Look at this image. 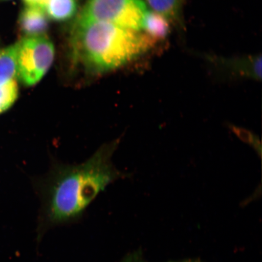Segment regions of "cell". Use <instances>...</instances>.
<instances>
[{"instance_id": "cell-1", "label": "cell", "mask_w": 262, "mask_h": 262, "mask_svg": "<svg viewBox=\"0 0 262 262\" xmlns=\"http://www.w3.org/2000/svg\"><path fill=\"white\" fill-rule=\"evenodd\" d=\"M156 42L143 31L78 18L71 34L74 58L94 73L122 67L146 53Z\"/></svg>"}, {"instance_id": "cell-2", "label": "cell", "mask_w": 262, "mask_h": 262, "mask_svg": "<svg viewBox=\"0 0 262 262\" xmlns=\"http://www.w3.org/2000/svg\"><path fill=\"white\" fill-rule=\"evenodd\" d=\"M111 150L103 148L81 165L67 170L51 186L44 209L49 225L73 221L116 178L111 165Z\"/></svg>"}, {"instance_id": "cell-3", "label": "cell", "mask_w": 262, "mask_h": 262, "mask_svg": "<svg viewBox=\"0 0 262 262\" xmlns=\"http://www.w3.org/2000/svg\"><path fill=\"white\" fill-rule=\"evenodd\" d=\"M147 10L142 0H89L78 18L142 31Z\"/></svg>"}, {"instance_id": "cell-4", "label": "cell", "mask_w": 262, "mask_h": 262, "mask_svg": "<svg viewBox=\"0 0 262 262\" xmlns=\"http://www.w3.org/2000/svg\"><path fill=\"white\" fill-rule=\"evenodd\" d=\"M54 55V45L45 35L24 38L18 42L17 77L34 86L47 73Z\"/></svg>"}, {"instance_id": "cell-5", "label": "cell", "mask_w": 262, "mask_h": 262, "mask_svg": "<svg viewBox=\"0 0 262 262\" xmlns=\"http://www.w3.org/2000/svg\"><path fill=\"white\" fill-rule=\"evenodd\" d=\"M47 15L40 7L36 5H25L19 15V31L26 37L45 35L49 27Z\"/></svg>"}, {"instance_id": "cell-6", "label": "cell", "mask_w": 262, "mask_h": 262, "mask_svg": "<svg viewBox=\"0 0 262 262\" xmlns=\"http://www.w3.org/2000/svg\"><path fill=\"white\" fill-rule=\"evenodd\" d=\"M49 19L56 21L70 20L76 15L77 0H41L37 5Z\"/></svg>"}, {"instance_id": "cell-7", "label": "cell", "mask_w": 262, "mask_h": 262, "mask_svg": "<svg viewBox=\"0 0 262 262\" xmlns=\"http://www.w3.org/2000/svg\"><path fill=\"white\" fill-rule=\"evenodd\" d=\"M18 42L0 49V86L17 77Z\"/></svg>"}, {"instance_id": "cell-8", "label": "cell", "mask_w": 262, "mask_h": 262, "mask_svg": "<svg viewBox=\"0 0 262 262\" xmlns=\"http://www.w3.org/2000/svg\"><path fill=\"white\" fill-rule=\"evenodd\" d=\"M142 31L156 41L165 39L169 34V21L162 15L148 9L144 17Z\"/></svg>"}, {"instance_id": "cell-9", "label": "cell", "mask_w": 262, "mask_h": 262, "mask_svg": "<svg viewBox=\"0 0 262 262\" xmlns=\"http://www.w3.org/2000/svg\"><path fill=\"white\" fill-rule=\"evenodd\" d=\"M184 0H146L151 11L165 17L169 21L178 20Z\"/></svg>"}, {"instance_id": "cell-10", "label": "cell", "mask_w": 262, "mask_h": 262, "mask_svg": "<svg viewBox=\"0 0 262 262\" xmlns=\"http://www.w3.org/2000/svg\"><path fill=\"white\" fill-rule=\"evenodd\" d=\"M18 96V86L16 80L0 86V114L13 105Z\"/></svg>"}, {"instance_id": "cell-11", "label": "cell", "mask_w": 262, "mask_h": 262, "mask_svg": "<svg viewBox=\"0 0 262 262\" xmlns=\"http://www.w3.org/2000/svg\"><path fill=\"white\" fill-rule=\"evenodd\" d=\"M41 0H24L25 5H37Z\"/></svg>"}, {"instance_id": "cell-12", "label": "cell", "mask_w": 262, "mask_h": 262, "mask_svg": "<svg viewBox=\"0 0 262 262\" xmlns=\"http://www.w3.org/2000/svg\"><path fill=\"white\" fill-rule=\"evenodd\" d=\"M123 262H138L135 259V258L134 257H129V258H127L125 261Z\"/></svg>"}]
</instances>
